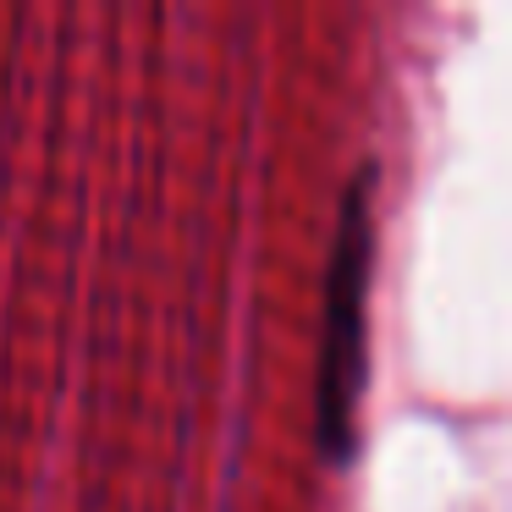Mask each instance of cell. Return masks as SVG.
Instances as JSON below:
<instances>
[{"label": "cell", "mask_w": 512, "mask_h": 512, "mask_svg": "<svg viewBox=\"0 0 512 512\" xmlns=\"http://www.w3.org/2000/svg\"><path fill=\"white\" fill-rule=\"evenodd\" d=\"M369 188L353 182L342 204V232L331 254V298H325V347H320V435L331 452L353 446V413L364 386V303H369Z\"/></svg>", "instance_id": "cell-1"}]
</instances>
